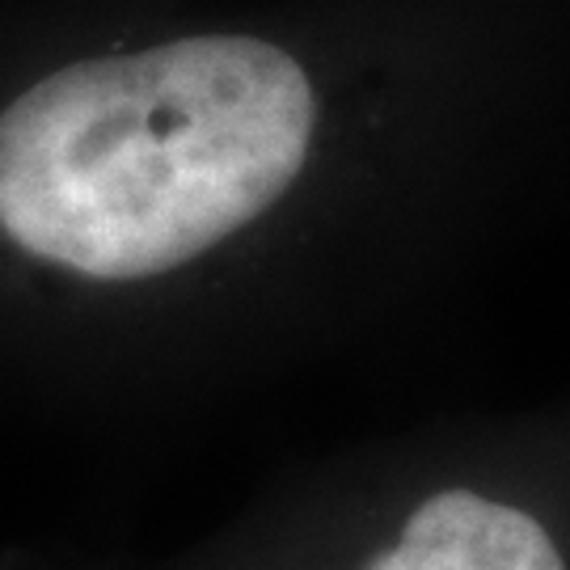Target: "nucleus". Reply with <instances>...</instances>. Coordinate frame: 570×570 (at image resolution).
I'll use <instances>...</instances> for the list:
<instances>
[{
  "label": "nucleus",
  "instance_id": "f257e3e1",
  "mask_svg": "<svg viewBox=\"0 0 570 570\" xmlns=\"http://www.w3.org/2000/svg\"><path fill=\"white\" fill-rule=\"evenodd\" d=\"M317 102L275 42L212 35L68 63L0 110V233L89 279H148L296 183Z\"/></svg>",
  "mask_w": 570,
  "mask_h": 570
},
{
  "label": "nucleus",
  "instance_id": "f03ea898",
  "mask_svg": "<svg viewBox=\"0 0 570 570\" xmlns=\"http://www.w3.org/2000/svg\"><path fill=\"white\" fill-rule=\"evenodd\" d=\"M372 570H567L532 515L473 490H440Z\"/></svg>",
  "mask_w": 570,
  "mask_h": 570
}]
</instances>
